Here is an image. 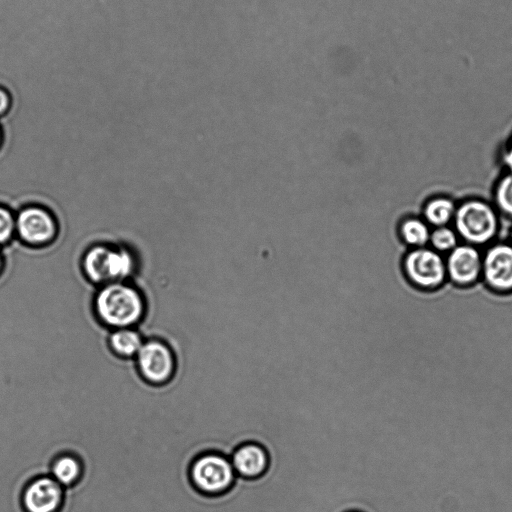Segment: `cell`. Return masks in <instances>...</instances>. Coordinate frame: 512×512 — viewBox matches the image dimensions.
I'll list each match as a JSON object with an SVG mask.
<instances>
[{
    "instance_id": "cell-19",
    "label": "cell",
    "mask_w": 512,
    "mask_h": 512,
    "mask_svg": "<svg viewBox=\"0 0 512 512\" xmlns=\"http://www.w3.org/2000/svg\"><path fill=\"white\" fill-rule=\"evenodd\" d=\"M13 106V94L5 86L0 85V117L8 114Z\"/></svg>"
},
{
    "instance_id": "cell-21",
    "label": "cell",
    "mask_w": 512,
    "mask_h": 512,
    "mask_svg": "<svg viewBox=\"0 0 512 512\" xmlns=\"http://www.w3.org/2000/svg\"><path fill=\"white\" fill-rule=\"evenodd\" d=\"M1 268H2V257L0 255V270H1Z\"/></svg>"
},
{
    "instance_id": "cell-13",
    "label": "cell",
    "mask_w": 512,
    "mask_h": 512,
    "mask_svg": "<svg viewBox=\"0 0 512 512\" xmlns=\"http://www.w3.org/2000/svg\"><path fill=\"white\" fill-rule=\"evenodd\" d=\"M83 464L72 453L57 455L50 464L49 475L64 488L74 486L82 477Z\"/></svg>"
},
{
    "instance_id": "cell-1",
    "label": "cell",
    "mask_w": 512,
    "mask_h": 512,
    "mask_svg": "<svg viewBox=\"0 0 512 512\" xmlns=\"http://www.w3.org/2000/svg\"><path fill=\"white\" fill-rule=\"evenodd\" d=\"M142 292L126 281L99 287L92 299V311L100 324L109 330L137 328L147 313Z\"/></svg>"
},
{
    "instance_id": "cell-10",
    "label": "cell",
    "mask_w": 512,
    "mask_h": 512,
    "mask_svg": "<svg viewBox=\"0 0 512 512\" xmlns=\"http://www.w3.org/2000/svg\"><path fill=\"white\" fill-rule=\"evenodd\" d=\"M447 280L457 287H469L481 278L482 253L478 247L461 243L446 254Z\"/></svg>"
},
{
    "instance_id": "cell-11",
    "label": "cell",
    "mask_w": 512,
    "mask_h": 512,
    "mask_svg": "<svg viewBox=\"0 0 512 512\" xmlns=\"http://www.w3.org/2000/svg\"><path fill=\"white\" fill-rule=\"evenodd\" d=\"M230 461L236 475L245 479H256L267 471L269 454L257 442H245L234 450Z\"/></svg>"
},
{
    "instance_id": "cell-20",
    "label": "cell",
    "mask_w": 512,
    "mask_h": 512,
    "mask_svg": "<svg viewBox=\"0 0 512 512\" xmlns=\"http://www.w3.org/2000/svg\"><path fill=\"white\" fill-rule=\"evenodd\" d=\"M509 243L512 245V229H511V232H510V241Z\"/></svg>"
},
{
    "instance_id": "cell-3",
    "label": "cell",
    "mask_w": 512,
    "mask_h": 512,
    "mask_svg": "<svg viewBox=\"0 0 512 512\" xmlns=\"http://www.w3.org/2000/svg\"><path fill=\"white\" fill-rule=\"evenodd\" d=\"M452 227L463 243L483 246L494 240L499 230V213L495 206L480 198L457 204Z\"/></svg>"
},
{
    "instance_id": "cell-18",
    "label": "cell",
    "mask_w": 512,
    "mask_h": 512,
    "mask_svg": "<svg viewBox=\"0 0 512 512\" xmlns=\"http://www.w3.org/2000/svg\"><path fill=\"white\" fill-rule=\"evenodd\" d=\"M15 232V215L7 207L0 205V245L9 242Z\"/></svg>"
},
{
    "instance_id": "cell-22",
    "label": "cell",
    "mask_w": 512,
    "mask_h": 512,
    "mask_svg": "<svg viewBox=\"0 0 512 512\" xmlns=\"http://www.w3.org/2000/svg\"><path fill=\"white\" fill-rule=\"evenodd\" d=\"M509 145H512V135H511V139L509 140Z\"/></svg>"
},
{
    "instance_id": "cell-14",
    "label": "cell",
    "mask_w": 512,
    "mask_h": 512,
    "mask_svg": "<svg viewBox=\"0 0 512 512\" xmlns=\"http://www.w3.org/2000/svg\"><path fill=\"white\" fill-rule=\"evenodd\" d=\"M457 204L449 197L436 196L423 206V219L431 227L447 226L452 223Z\"/></svg>"
},
{
    "instance_id": "cell-5",
    "label": "cell",
    "mask_w": 512,
    "mask_h": 512,
    "mask_svg": "<svg viewBox=\"0 0 512 512\" xmlns=\"http://www.w3.org/2000/svg\"><path fill=\"white\" fill-rule=\"evenodd\" d=\"M402 268L407 280L422 291H435L447 280L445 257L428 246L408 251Z\"/></svg>"
},
{
    "instance_id": "cell-24",
    "label": "cell",
    "mask_w": 512,
    "mask_h": 512,
    "mask_svg": "<svg viewBox=\"0 0 512 512\" xmlns=\"http://www.w3.org/2000/svg\"><path fill=\"white\" fill-rule=\"evenodd\" d=\"M350 512H358V511H350Z\"/></svg>"
},
{
    "instance_id": "cell-4",
    "label": "cell",
    "mask_w": 512,
    "mask_h": 512,
    "mask_svg": "<svg viewBox=\"0 0 512 512\" xmlns=\"http://www.w3.org/2000/svg\"><path fill=\"white\" fill-rule=\"evenodd\" d=\"M236 476L230 458L215 451L200 454L189 468L193 486L207 496L226 493L233 486Z\"/></svg>"
},
{
    "instance_id": "cell-8",
    "label": "cell",
    "mask_w": 512,
    "mask_h": 512,
    "mask_svg": "<svg viewBox=\"0 0 512 512\" xmlns=\"http://www.w3.org/2000/svg\"><path fill=\"white\" fill-rule=\"evenodd\" d=\"M481 278L494 293H512V245L493 243L482 254Z\"/></svg>"
},
{
    "instance_id": "cell-7",
    "label": "cell",
    "mask_w": 512,
    "mask_h": 512,
    "mask_svg": "<svg viewBox=\"0 0 512 512\" xmlns=\"http://www.w3.org/2000/svg\"><path fill=\"white\" fill-rule=\"evenodd\" d=\"M58 223L53 213L40 205H29L15 215V232L31 247L51 244L58 235Z\"/></svg>"
},
{
    "instance_id": "cell-12",
    "label": "cell",
    "mask_w": 512,
    "mask_h": 512,
    "mask_svg": "<svg viewBox=\"0 0 512 512\" xmlns=\"http://www.w3.org/2000/svg\"><path fill=\"white\" fill-rule=\"evenodd\" d=\"M145 338L137 328L110 330L107 343L112 353L123 359H134L141 349Z\"/></svg>"
},
{
    "instance_id": "cell-16",
    "label": "cell",
    "mask_w": 512,
    "mask_h": 512,
    "mask_svg": "<svg viewBox=\"0 0 512 512\" xmlns=\"http://www.w3.org/2000/svg\"><path fill=\"white\" fill-rule=\"evenodd\" d=\"M498 213L512 219V172L507 171L496 183L493 192Z\"/></svg>"
},
{
    "instance_id": "cell-2",
    "label": "cell",
    "mask_w": 512,
    "mask_h": 512,
    "mask_svg": "<svg viewBox=\"0 0 512 512\" xmlns=\"http://www.w3.org/2000/svg\"><path fill=\"white\" fill-rule=\"evenodd\" d=\"M85 277L99 287L128 279L136 269V258L124 246L94 244L85 250L82 262Z\"/></svg>"
},
{
    "instance_id": "cell-15",
    "label": "cell",
    "mask_w": 512,
    "mask_h": 512,
    "mask_svg": "<svg viewBox=\"0 0 512 512\" xmlns=\"http://www.w3.org/2000/svg\"><path fill=\"white\" fill-rule=\"evenodd\" d=\"M431 229L423 218L409 216L400 221L398 234L411 249L420 248L428 246Z\"/></svg>"
},
{
    "instance_id": "cell-23",
    "label": "cell",
    "mask_w": 512,
    "mask_h": 512,
    "mask_svg": "<svg viewBox=\"0 0 512 512\" xmlns=\"http://www.w3.org/2000/svg\"><path fill=\"white\" fill-rule=\"evenodd\" d=\"M0 142H1V129H0Z\"/></svg>"
},
{
    "instance_id": "cell-17",
    "label": "cell",
    "mask_w": 512,
    "mask_h": 512,
    "mask_svg": "<svg viewBox=\"0 0 512 512\" xmlns=\"http://www.w3.org/2000/svg\"><path fill=\"white\" fill-rule=\"evenodd\" d=\"M459 237L450 225L431 229L429 247L441 253H448L459 243Z\"/></svg>"
},
{
    "instance_id": "cell-6",
    "label": "cell",
    "mask_w": 512,
    "mask_h": 512,
    "mask_svg": "<svg viewBox=\"0 0 512 512\" xmlns=\"http://www.w3.org/2000/svg\"><path fill=\"white\" fill-rule=\"evenodd\" d=\"M134 360L140 376L150 384L162 385L174 376L175 354L172 348L159 338L145 339Z\"/></svg>"
},
{
    "instance_id": "cell-9",
    "label": "cell",
    "mask_w": 512,
    "mask_h": 512,
    "mask_svg": "<svg viewBox=\"0 0 512 512\" xmlns=\"http://www.w3.org/2000/svg\"><path fill=\"white\" fill-rule=\"evenodd\" d=\"M64 497L65 488L46 474L37 476L25 484L20 502L24 512H59Z\"/></svg>"
}]
</instances>
